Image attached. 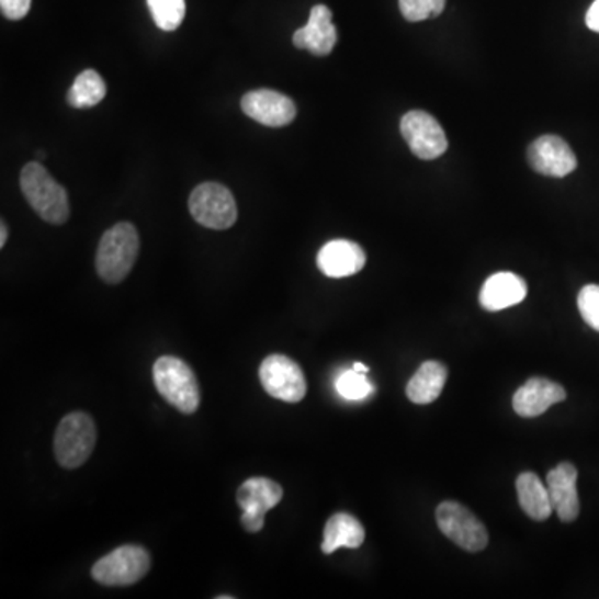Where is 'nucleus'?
Instances as JSON below:
<instances>
[{"mask_svg": "<svg viewBox=\"0 0 599 599\" xmlns=\"http://www.w3.org/2000/svg\"><path fill=\"white\" fill-rule=\"evenodd\" d=\"M150 555L137 544H125L93 565L92 578L104 586H131L150 572Z\"/></svg>", "mask_w": 599, "mask_h": 599, "instance_id": "obj_5", "label": "nucleus"}, {"mask_svg": "<svg viewBox=\"0 0 599 599\" xmlns=\"http://www.w3.org/2000/svg\"><path fill=\"white\" fill-rule=\"evenodd\" d=\"M399 11L408 22L438 18L444 11L447 0H398Z\"/></svg>", "mask_w": 599, "mask_h": 599, "instance_id": "obj_24", "label": "nucleus"}, {"mask_svg": "<svg viewBox=\"0 0 599 599\" xmlns=\"http://www.w3.org/2000/svg\"><path fill=\"white\" fill-rule=\"evenodd\" d=\"M448 370L440 362H425L407 385V396L417 405L433 404L443 392Z\"/></svg>", "mask_w": 599, "mask_h": 599, "instance_id": "obj_19", "label": "nucleus"}, {"mask_svg": "<svg viewBox=\"0 0 599 599\" xmlns=\"http://www.w3.org/2000/svg\"><path fill=\"white\" fill-rule=\"evenodd\" d=\"M518 499L528 517L544 521L552 517L553 505L547 486L534 473L524 472L517 479Z\"/></svg>", "mask_w": 599, "mask_h": 599, "instance_id": "obj_20", "label": "nucleus"}, {"mask_svg": "<svg viewBox=\"0 0 599 599\" xmlns=\"http://www.w3.org/2000/svg\"><path fill=\"white\" fill-rule=\"evenodd\" d=\"M283 489L273 479L256 478L247 479L238 488L237 504L241 508V527L248 533H259L263 530L265 515L282 501Z\"/></svg>", "mask_w": 599, "mask_h": 599, "instance_id": "obj_8", "label": "nucleus"}, {"mask_svg": "<svg viewBox=\"0 0 599 599\" xmlns=\"http://www.w3.org/2000/svg\"><path fill=\"white\" fill-rule=\"evenodd\" d=\"M528 285L521 276L511 272H499L483 283L479 304L485 310L501 312L521 304L527 298Z\"/></svg>", "mask_w": 599, "mask_h": 599, "instance_id": "obj_17", "label": "nucleus"}, {"mask_svg": "<svg viewBox=\"0 0 599 599\" xmlns=\"http://www.w3.org/2000/svg\"><path fill=\"white\" fill-rule=\"evenodd\" d=\"M241 111L265 127H285L292 124L296 115L295 104L290 97L269 89L245 93Z\"/></svg>", "mask_w": 599, "mask_h": 599, "instance_id": "obj_11", "label": "nucleus"}, {"mask_svg": "<svg viewBox=\"0 0 599 599\" xmlns=\"http://www.w3.org/2000/svg\"><path fill=\"white\" fill-rule=\"evenodd\" d=\"M157 27L173 32L182 25L185 18V0H147Z\"/></svg>", "mask_w": 599, "mask_h": 599, "instance_id": "obj_22", "label": "nucleus"}, {"mask_svg": "<svg viewBox=\"0 0 599 599\" xmlns=\"http://www.w3.org/2000/svg\"><path fill=\"white\" fill-rule=\"evenodd\" d=\"M97 443V428L87 414H70L60 421L54 440L57 462L67 470L82 466L92 455Z\"/></svg>", "mask_w": 599, "mask_h": 599, "instance_id": "obj_4", "label": "nucleus"}, {"mask_svg": "<svg viewBox=\"0 0 599 599\" xmlns=\"http://www.w3.org/2000/svg\"><path fill=\"white\" fill-rule=\"evenodd\" d=\"M566 399V389L547 378H531L515 393L513 408L523 418L543 415L553 405Z\"/></svg>", "mask_w": 599, "mask_h": 599, "instance_id": "obj_16", "label": "nucleus"}, {"mask_svg": "<svg viewBox=\"0 0 599 599\" xmlns=\"http://www.w3.org/2000/svg\"><path fill=\"white\" fill-rule=\"evenodd\" d=\"M352 369L355 370V372L365 373V375L370 372L369 366L363 365V363H353Z\"/></svg>", "mask_w": 599, "mask_h": 599, "instance_id": "obj_29", "label": "nucleus"}, {"mask_svg": "<svg viewBox=\"0 0 599 599\" xmlns=\"http://www.w3.org/2000/svg\"><path fill=\"white\" fill-rule=\"evenodd\" d=\"M32 0H0V9L11 21H21L31 11Z\"/></svg>", "mask_w": 599, "mask_h": 599, "instance_id": "obj_26", "label": "nucleus"}, {"mask_svg": "<svg viewBox=\"0 0 599 599\" xmlns=\"http://www.w3.org/2000/svg\"><path fill=\"white\" fill-rule=\"evenodd\" d=\"M528 160L538 173L547 177L569 176L578 166L572 147L558 135H543L528 148Z\"/></svg>", "mask_w": 599, "mask_h": 599, "instance_id": "obj_12", "label": "nucleus"}, {"mask_svg": "<svg viewBox=\"0 0 599 599\" xmlns=\"http://www.w3.org/2000/svg\"><path fill=\"white\" fill-rule=\"evenodd\" d=\"M21 190L35 214L48 224H66L70 215L66 189L41 162H29L21 172Z\"/></svg>", "mask_w": 599, "mask_h": 599, "instance_id": "obj_2", "label": "nucleus"}, {"mask_svg": "<svg viewBox=\"0 0 599 599\" xmlns=\"http://www.w3.org/2000/svg\"><path fill=\"white\" fill-rule=\"evenodd\" d=\"M578 308L583 320L599 331V285H586L578 295Z\"/></svg>", "mask_w": 599, "mask_h": 599, "instance_id": "obj_25", "label": "nucleus"}, {"mask_svg": "<svg viewBox=\"0 0 599 599\" xmlns=\"http://www.w3.org/2000/svg\"><path fill=\"white\" fill-rule=\"evenodd\" d=\"M8 237H9L8 225H5L4 222H2V225H0V248L5 247V241H8Z\"/></svg>", "mask_w": 599, "mask_h": 599, "instance_id": "obj_28", "label": "nucleus"}, {"mask_svg": "<svg viewBox=\"0 0 599 599\" xmlns=\"http://www.w3.org/2000/svg\"><path fill=\"white\" fill-rule=\"evenodd\" d=\"M154 383L167 404L180 414L192 415L200 407V388L195 373L177 357H160L154 363Z\"/></svg>", "mask_w": 599, "mask_h": 599, "instance_id": "obj_3", "label": "nucleus"}, {"mask_svg": "<svg viewBox=\"0 0 599 599\" xmlns=\"http://www.w3.org/2000/svg\"><path fill=\"white\" fill-rule=\"evenodd\" d=\"M578 470L572 463H560L556 468L547 473L546 486L552 498L553 511L560 520L572 523L579 515Z\"/></svg>", "mask_w": 599, "mask_h": 599, "instance_id": "obj_15", "label": "nucleus"}, {"mask_svg": "<svg viewBox=\"0 0 599 599\" xmlns=\"http://www.w3.org/2000/svg\"><path fill=\"white\" fill-rule=\"evenodd\" d=\"M140 250L138 231L128 222L114 225L100 238L97 248L95 267L100 279L111 285H117L122 280L127 279L132 267Z\"/></svg>", "mask_w": 599, "mask_h": 599, "instance_id": "obj_1", "label": "nucleus"}, {"mask_svg": "<svg viewBox=\"0 0 599 599\" xmlns=\"http://www.w3.org/2000/svg\"><path fill=\"white\" fill-rule=\"evenodd\" d=\"M105 93H108V87L104 79L95 70L87 69L74 80L67 93V102L74 109L95 108L104 100Z\"/></svg>", "mask_w": 599, "mask_h": 599, "instance_id": "obj_21", "label": "nucleus"}, {"mask_svg": "<svg viewBox=\"0 0 599 599\" xmlns=\"http://www.w3.org/2000/svg\"><path fill=\"white\" fill-rule=\"evenodd\" d=\"M193 221L212 230H227L237 222V204L227 187L207 182L196 187L189 199Z\"/></svg>", "mask_w": 599, "mask_h": 599, "instance_id": "obj_6", "label": "nucleus"}, {"mask_svg": "<svg viewBox=\"0 0 599 599\" xmlns=\"http://www.w3.org/2000/svg\"><path fill=\"white\" fill-rule=\"evenodd\" d=\"M331 18L334 14L327 5H315L310 11L307 25L293 34V45L296 48H305L315 56H328L334 50L338 38L337 27L331 22Z\"/></svg>", "mask_w": 599, "mask_h": 599, "instance_id": "obj_14", "label": "nucleus"}, {"mask_svg": "<svg viewBox=\"0 0 599 599\" xmlns=\"http://www.w3.org/2000/svg\"><path fill=\"white\" fill-rule=\"evenodd\" d=\"M437 521L441 533L465 552L478 553L488 546L485 524L463 505L443 501L437 508Z\"/></svg>", "mask_w": 599, "mask_h": 599, "instance_id": "obj_7", "label": "nucleus"}, {"mask_svg": "<svg viewBox=\"0 0 599 599\" xmlns=\"http://www.w3.org/2000/svg\"><path fill=\"white\" fill-rule=\"evenodd\" d=\"M366 256L355 241L331 240L321 247L317 265L330 279H344L359 273L365 267Z\"/></svg>", "mask_w": 599, "mask_h": 599, "instance_id": "obj_13", "label": "nucleus"}, {"mask_svg": "<svg viewBox=\"0 0 599 599\" xmlns=\"http://www.w3.org/2000/svg\"><path fill=\"white\" fill-rule=\"evenodd\" d=\"M363 541H365V528L362 523L352 515L337 513L325 524L321 552L325 555H331L340 547L357 550L362 546Z\"/></svg>", "mask_w": 599, "mask_h": 599, "instance_id": "obj_18", "label": "nucleus"}, {"mask_svg": "<svg viewBox=\"0 0 599 599\" xmlns=\"http://www.w3.org/2000/svg\"><path fill=\"white\" fill-rule=\"evenodd\" d=\"M586 25L592 32H598L599 34V0H595L591 8H589L588 14H586Z\"/></svg>", "mask_w": 599, "mask_h": 599, "instance_id": "obj_27", "label": "nucleus"}, {"mask_svg": "<svg viewBox=\"0 0 599 599\" xmlns=\"http://www.w3.org/2000/svg\"><path fill=\"white\" fill-rule=\"evenodd\" d=\"M263 388L273 398L298 404L307 395V380L298 363L285 355H270L259 370Z\"/></svg>", "mask_w": 599, "mask_h": 599, "instance_id": "obj_9", "label": "nucleus"}, {"mask_svg": "<svg viewBox=\"0 0 599 599\" xmlns=\"http://www.w3.org/2000/svg\"><path fill=\"white\" fill-rule=\"evenodd\" d=\"M337 389L344 399L357 402V399L366 398L375 388L366 380L365 373H359L352 369L338 376Z\"/></svg>", "mask_w": 599, "mask_h": 599, "instance_id": "obj_23", "label": "nucleus"}, {"mask_svg": "<svg viewBox=\"0 0 599 599\" xmlns=\"http://www.w3.org/2000/svg\"><path fill=\"white\" fill-rule=\"evenodd\" d=\"M399 131L411 152L421 160H433L443 156L448 138L437 118L423 111H411L402 118Z\"/></svg>", "mask_w": 599, "mask_h": 599, "instance_id": "obj_10", "label": "nucleus"}]
</instances>
